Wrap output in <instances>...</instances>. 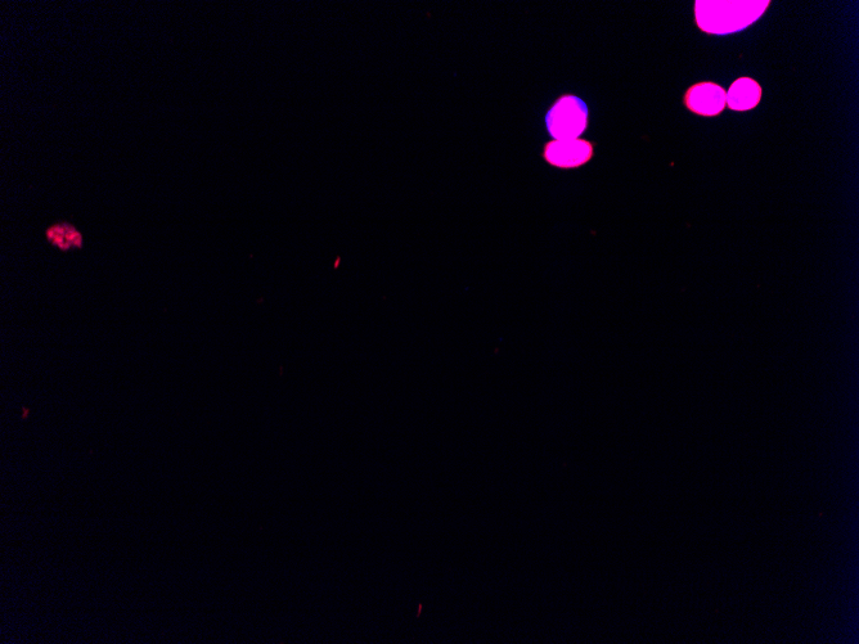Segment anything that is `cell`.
Listing matches in <instances>:
<instances>
[{"mask_svg": "<svg viewBox=\"0 0 859 644\" xmlns=\"http://www.w3.org/2000/svg\"><path fill=\"white\" fill-rule=\"evenodd\" d=\"M686 107L696 115L713 117L721 115L726 105V90L712 81L692 85L683 98Z\"/></svg>", "mask_w": 859, "mask_h": 644, "instance_id": "4", "label": "cell"}, {"mask_svg": "<svg viewBox=\"0 0 859 644\" xmlns=\"http://www.w3.org/2000/svg\"><path fill=\"white\" fill-rule=\"evenodd\" d=\"M769 4V0H697L696 25L710 35L740 33L758 21Z\"/></svg>", "mask_w": 859, "mask_h": 644, "instance_id": "1", "label": "cell"}, {"mask_svg": "<svg viewBox=\"0 0 859 644\" xmlns=\"http://www.w3.org/2000/svg\"><path fill=\"white\" fill-rule=\"evenodd\" d=\"M587 103L574 94H562L544 117L548 134L556 141L578 139L588 128Z\"/></svg>", "mask_w": 859, "mask_h": 644, "instance_id": "2", "label": "cell"}, {"mask_svg": "<svg viewBox=\"0 0 859 644\" xmlns=\"http://www.w3.org/2000/svg\"><path fill=\"white\" fill-rule=\"evenodd\" d=\"M48 240L62 250L82 246V234L69 224H57L47 231Z\"/></svg>", "mask_w": 859, "mask_h": 644, "instance_id": "6", "label": "cell"}, {"mask_svg": "<svg viewBox=\"0 0 859 644\" xmlns=\"http://www.w3.org/2000/svg\"><path fill=\"white\" fill-rule=\"evenodd\" d=\"M595 155V146L586 139H570V141H556L544 143L542 157L548 165L557 169H578L588 164Z\"/></svg>", "mask_w": 859, "mask_h": 644, "instance_id": "3", "label": "cell"}, {"mask_svg": "<svg viewBox=\"0 0 859 644\" xmlns=\"http://www.w3.org/2000/svg\"><path fill=\"white\" fill-rule=\"evenodd\" d=\"M762 99V87L757 80L742 76L733 81L726 92V105L732 111L745 112L754 110Z\"/></svg>", "mask_w": 859, "mask_h": 644, "instance_id": "5", "label": "cell"}]
</instances>
